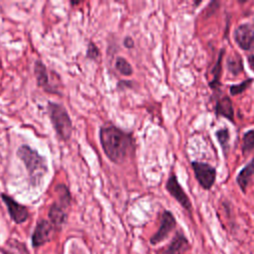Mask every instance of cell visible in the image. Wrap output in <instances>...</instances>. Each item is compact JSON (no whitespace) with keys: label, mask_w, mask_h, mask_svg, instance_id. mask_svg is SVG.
I'll list each match as a JSON object with an SVG mask.
<instances>
[{"label":"cell","mask_w":254,"mask_h":254,"mask_svg":"<svg viewBox=\"0 0 254 254\" xmlns=\"http://www.w3.org/2000/svg\"><path fill=\"white\" fill-rule=\"evenodd\" d=\"M215 114L217 116L225 117L230 122L234 123V109L231 99L228 96L218 98L215 103Z\"/></svg>","instance_id":"cell-13"},{"label":"cell","mask_w":254,"mask_h":254,"mask_svg":"<svg viewBox=\"0 0 254 254\" xmlns=\"http://www.w3.org/2000/svg\"><path fill=\"white\" fill-rule=\"evenodd\" d=\"M1 198L7 207V210H8V213H9L11 219L15 223L20 224V223L25 222L28 219L29 210L25 205L19 203L12 196H10L6 193H1Z\"/></svg>","instance_id":"cell-6"},{"label":"cell","mask_w":254,"mask_h":254,"mask_svg":"<svg viewBox=\"0 0 254 254\" xmlns=\"http://www.w3.org/2000/svg\"><path fill=\"white\" fill-rule=\"evenodd\" d=\"M191 168L199 186L204 190H210L215 183L216 170L207 163L192 161Z\"/></svg>","instance_id":"cell-4"},{"label":"cell","mask_w":254,"mask_h":254,"mask_svg":"<svg viewBox=\"0 0 254 254\" xmlns=\"http://www.w3.org/2000/svg\"><path fill=\"white\" fill-rule=\"evenodd\" d=\"M100 56V52L97 48V46L93 42H89L86 49V58L92 61H96Z\"/></svg>","instance_id":"cell-23"},{"label":"cell","mask_w":254,"mask_h":254,"mask_svg":"<svg viewBox=\"0 0 254 254\" xmlns=\"http://www.w3.org/2000/svg\"><path fill=\"white\" fill-rule=\"evenodd\" d=\"M254 150V129L248 130L244 133L242 138V153L247 156Z\"/></svg>","instance_id":"cell-19"},{"label":"cell","mask_w":254,"mask_h":254,"mask_svg":"<svg viewBox=\"0 0 254 254\" xmlns=\"http://www.w3.org/2000/svg\"><path fill=\"white\" fill-rule=\"evenodd\" d=\"M48 113L58 137L64 142L69 140L72 133V122L66 109L62 104L49 101Z\"/></svg>","instance_id":"cell-3"},{"label":"cell","mask_w":254,"mask_h":254,"mask_svg":"<svg viewBox=\"0 0 254 254\" xmlns=\"http://www.w3.org/2000/svg\"><path fill=\"white\" fill-rule=\"evenodd\" d=\"M4 252L5 254H29L25 244L22 242H19L16 239L7 241Z\"/></svg>","instance_id":"cell-17"},{"label":"cell","mask_w":254,"mask_h":254,"mask_svg":"<svg viewBox=\"0 0 254 254\" xmlns=\"http://www.w3.org/2000/svg\"><path fill=\"white\" fill-rule=\"evenodd\" d=\"M233 38L242 50H254V23H243L236 27Z\"/></svg>","instance_id":"cell-5"},{"label":"cell","mask_w":254,"mask_h":254,"mask_svg":"<svg viewBox=\"0 0 254 254\" xmlns=\"http://www.w3.org/2000/svg\"><path fill=\"white\" fill-rule=\"evenodd\" d=\"M16 155L27 169L30 184L32 186H38L48 172L46 158L26 144L21 145L17 149Z\"/></svg>","instance_id":"cell-2"},{"label":"cell","mask_w":254,"mask_h":254,"mask_svg":"<svg viewBox=\"0 0 254 254\" xmlns=\"http://www.w3.org/2000/svg\"><path fill=\"white\" fill-rule=\"evenodd\" d=\"M253 176H254V158L238 173L236 178L237 185L239 186V188L243 192L246 191V189Z\"/></svg>","instance_id":"cell-14"},{"label":"cell","mask_w":254,"mask_h":254,"mask_svg":"<svg viewBox=\"0 0 254 254\" xmlns=\"http://www.w3.org/2000/svg\"><path fill=\"white\" fill-rule=\"evenodd\" d=\"M123 45L127 49H131V48L134 47V41H133V39L131 37H126L124 39V41H123Z\"/></svg>","instance_id":"cell-24"},{"label":"cell","mask_w":254,"mask_h":254,"mask_svg":"<svg viewBox=\"0 0 254 254\" xmlns=\"http://www.w3.org/2000/svg\"><path fill=\"white\" fill-rule=\"evenodd\" d=\"M226 67L233 75H238L243 70V61L240 55L229 56L226 60Z\"/></svg>","instance_id":"cell-16"},{"label":"cell","mask_w":254,"mask_h":254,"mask_svg":"<svg viewBox=\"0 0 254 254\" xmlns=\"http://www.w3.org/2000/svg\"><path fill=\"white\" fill-rule=\"evenodd\" d=\"M80 2H72V1H70V4L71 5H76V4H79Z\"/></svg>","instance_id":"cell-26"},{"label":"cell","mask_w":254,"mask_h":254,"mask_svg":"<svg viewBox=\"0 0 254 254\" xmlns=\"http://www.w3.org/2000/svg\"><path fill=\"white\" fill-rule=\"evenodd\" d=\"M50 222L53 224V226L59 230L62 228V226L65 223L67 215L64 211V207L62 206L58 201L54 202L50 209H49V213H48Z\"/></svg>","instance_id":"cell-12"},{"label":"cell","mask_w":254,"mask_h":254,"mask_svg":"<svg viewBox=\"0 0 254 254\" xmlns=\"http://www.w3.org/2000/svg\"><path fill=\"white\" fill-rule=\"evenodd\" d=\"M56 191L58 192L59 198H60V200L58 202L62 206L66 208L69 205L70 200H71V195H70L68 188L64 184H59L56 186Z\"/></svg>","instance_id":"cell-18"},{"label":"cell","mask_w":254,"mask_h":254,"mask_svg":"<svg viewBox=\"0 0 254 254\" xmlns=\"http://www.w3.org/2000/svg\"><path fill=\"white\" fill-rule=\"evenodd\" d=\"M34 71H35V76H36V79H37L38 86L42 87L47 92L60 94V91L55 89V87L50 83L49 72H48L47 66L45 65V64L42 61H36L35 62Z\"/></svg>","instance_id":"cell-10"},{"label":"cell","mask_w":254,"mask_h":254,"mask_svg":"<svg viewBox=\"0 0 254 254\" xmlns=\"http://www.w3.org/2000/svg\"><path fill=\"white\" fill-rule=\"evenodd\" d=\"M252 82H253V78L250 77L248 79L243 80L242 82H240L238 84H232L229 87V92L231 95H238V94L242 93L243 91H245L250 86V84Z\"/></svg>","instance_id":"cell-22"},{"label":"cell","mask_w":254,"mask_h":254,"mask_svg":"<svg viewBox=\"0 0 254 254\" xmlns=\"http://www.w3.org/2000/svg\"><path fill=\"white\" fill-rule=\"evenodd\" d=\"M166 189L168 190V192L189 212H190L191 210V202L189 198V196L187 195V193L185 192V190H183V188L181 187L178 178L175 174H172L169 179L167 180L166 183Z\"/></svg>","instance_id":"cell-7"},{"label":"cell","mask_w":254,"mask_h":254,"mask_svg":"<svg viewBox=\"0 0 254 254\" xmlns=\"http://www.w3.org/2000/svg\"><path fill=\"white\" fill-rule=\"evenodd\" d=\"M115 67L116 69L123 75H131L133 72V68L129 62L122 58V57H117L115 60Z\"/></svg>","instance_id":"cell-21"},{"label":"cell","mask_w":254,"mask_h":254,"mask_svg":"<svg viewBox=\"0 0 254 254\" xmlns=\"http://www.w3.org/2000/svg\"><path fill=\"white\" fill-rule=\"evenodd\" d=\"M215 137L220 145V147L222 148V151L224 153V155H226L228 149H229V145H228V141H229V132L228 129L223 128V129H219L215 132Z\"/></svg>","instance_id":"cell-20"},{"label":"cell","mask_w":254,"mask_h":254,"mask_svg":"<svg viewBox=\"0 0 254 254\" xmlns=\"http://www.w3.org/2000/svg\"><path fill=\"white\" fill-rule=\"evenodd\" d=\"M55 227L50 220L41 219L38 221L34 232L32 234V245L34 248H38L45 243L49 242L52 238V234Z\"/></svg>","instance_id":"cell-9"},{"label":"cell","mask_w":254,"mask_h":254,"mask_svg":"<svg viewBox=\"0 0 254 254\" xmlns=\"http://www.w3.org/2000/svg\"><path fill=\"white\" fill-rule=\"evenodd\" d=\"M99 141L106 157L115 164L125 162L135 149L132 134L112 124L100 127Z\"/></svg>","instance_id":"cell-1"},{"label":"cell","mask_w":254,"mask_h":254,"mask_svg":"<svg viewBox=\"0 0 254 254\" xmlns=\"http://www.w3.org/2000/svg\"><path fill=\"white\" fill-rule=\"evenodd\" d=\"M248 61V65L251 68V70L254 72V55H249L247 58Z\"/></svg>","instance_id":"cell-25"},{"label":"cell","mask_w":254,"mask_h":254,"mask_svg":"<svg viewBox=\"0 0 254 254\" xmlns=\"http://www.w3.org/2000/svg\"><path fill=\"white\" fill-rule=\"evenodd\" d=\"M225 53V50L224 49H221L220 52H219V55H218V58H217V61H216V64H214L213 68H212V74H213V77H212V80L209 82V86L212 90H216L219 88L220 86V76H221V71H222V68H221V65H222V58H223V55Z\"/></svg>","instance_id":"cell-15"},{"label":"cell","mask_w":254,"mask_h":254,"mask_svg":"<svg viewBox=\"0 0 254 254\" xmlns=\"http://www.w3.org/2000/svg\"><path fill=\"white\" fill-rule=\"evenodd\" d=\"M190 249V243L187 237L181 231H178L171 243L163 250L162 254H185Z\"/></svg>","instance_id":"cell-11"},{"label":"cell","mask_w":254,"mask_h":254,"mask_svg":"<svg viewBox=\"0 0 254 254\" xmlns=\"http://www.w3.org/2000/svg\"><path fill=\"white\" fill-rule=\"evenodd\" d=\"M176 226V219L173 215V213L169 210H165L161 215V221H160V227L158 231L150 238V243L153 245H156L163 240H165L170 232L175 228Z\"/></svg>","instance_id":"cell-8"}]
</instances>
